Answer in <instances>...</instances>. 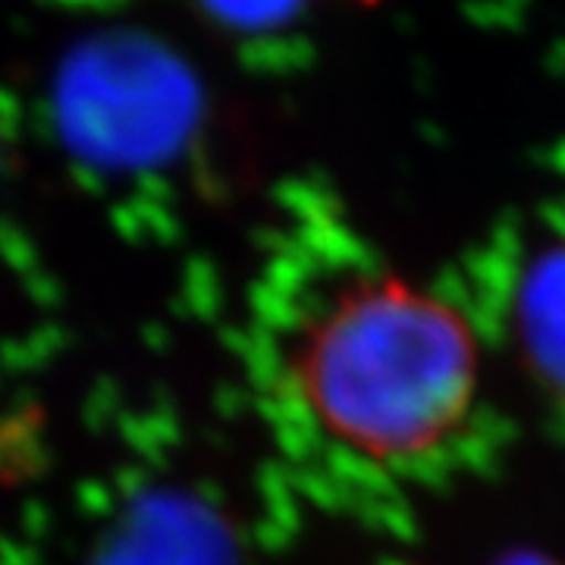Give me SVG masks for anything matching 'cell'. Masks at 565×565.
I'll use <instances>...</instances> for the list:
<instances>
[{"label": "cell", "mask_w": 565, "mask_h": 565, "mask_svg": "<svg viewBox=\"0 0 565 565\" xmlns=\"http://www.w3.org/2000/svg\"><path fill=\"white\" fill-rule=\"evenodd\" d=\"M515 318L531 367L565 396V245L527 267Z\"/></svg>", "instance_id": "3"}, {"label": "cell", "mask_w": 565, "mask_h": 565, "mask_svg": "<svg viewBox=\"0 0 565 565\" xmlns=\"http://www.w3.org/2000/svg\"><path fill=\"white\" fill-rule=\"evenodd\" d=\"M204 10L233 29H274L292 20L305 0H202Z\"/></svg>", "instance_id": "4"}, {"label": "cell", "mask_w": 565, "mask_h": 565, "mask_svg": "<svg viewBox=\"0 0 565 565\" xmlns=\"http://www.w3.org/2000/svg\"><path fill=\"white\" fill-rule=\"evenodd\" d=\"M282 371L321 437L364 462L403 465L462 430L481 355L468 321L440 296L393 274H359L315 302Z\"/></svg>", "instance_id": "1"}, {"label": "cell", "mask_w": 565, "mask_h": 565, "mask_svg": "<svg viewBox=\"0 0 565 565\" xmlns=\"http://www.w3.org/2000/svg\"><path fill=\"white\" fill-rule=\"evenodd\" d=\"M0 163H3V136H0Z\"/></svg>", "instance_id": "5"}, {"label": "cell", "mask_w": 565, "mask_h": 565, "mask_svg": "<svg viewBox=\"0 0 565 565\" xmlns=\"http://www.w3.org/2000/svg\"><path fill=\"white\" fill-rule=\"evenodd\" d=\"M61 107L82 145L148 151L180 132L192 107V82L151 41H92L63 73Z\"/></svg>", "instance_id": "2"}]
</instances>
